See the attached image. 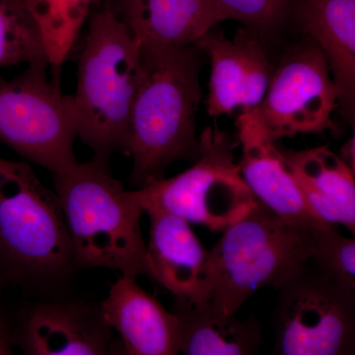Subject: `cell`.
Returning a JSON list of instances; mask_svg holds the SVG:
<instances>
[{
  "label": "cell",
  "instance_id": "6da1fadb",
  "mask_svg": "<svg viewBox=\"0 0 355 355\" xmlns=\"http://www.w3.org/2000/svg\"><path fill=\"white\" fill-rule=\"evenodd\" d=\"M198 50L140 44L139 80L125 151L132 158L130 182L137 189L164 177L172 163L197 160Z\"/></svg>",
  "mask_w": 355,
  "mask_h": 355
},
{
  "label": "cell",
  "instance_id": "7a4b0ae2",
  "mask_svg": "<svg viewBox=\"0 0 355 355\" xmlns=\"http://www.w3.org/2000/svg\"><path fill=\"white\" fill-rule=\"evenodd\" d=\"M53 181L76 268H106L153 280L137 191L125 190L109 166L93 159L53 175Z\"/></svg>",
  "mask_w": 355,
  "mask_h": 355
},
{
  "label": "cell",
  "instance_id": "3957f363",
  "mask_svg": "<svg viewBox=\"0 0 355 355\" xmlns=\"http://www.w3.org/2000/svg\"><path fill=\"white\" fill-rule=\"evenodd\" d=\"M77 62V139L109 166L125 153L140 74V43L110 7L93 14Z\"/></svg>",
  "mask_w": 355,
  "mask_h": 355
},
{
  "label": "cell",
  "instance_id": "277c9868",
  "mask_svg": "<svg viewBox=\"0 0 355 355\" xmlns=\"http://www.w3.org/2000/svg\"><path fill=\"white\" fill-rule=\"evenodd\" d=\"M328 228L291 223L257 200L246 216L222 231L209 251L205 304L221 314H237L254 292L279 289L312 259Z\"/></svg>",
  "mask_w": 355,
  "mask_h": 355
},
{
  "label": "cell",
  "instance_id": "5b68a950",
  "mask_svg": "<svg viewBox=\"0 0 355 355\" xmlns=\"http://www.w3.org/2000/svg\"><path fill=\"white\" fill-rule=\"evenodd\" d=\"M69 229L55 191L26 161L0 156V270L16 284L49 291L73 272Z\"/></svg>",
  "mask_w": 355,
  "mask_h": 355
},
{
  "label": "cell",
  "instance_id": "8992f818",
  "mask_svg": "<svg viewBox=\"0 0 355 355\" xmlns=\"http://www.w3.org/2000/svg\"><path fill=\"white\" fill-rule=\"evenodd\" d=\"M198 144L197 160L189 169L149 181L135 191L144 209L156 207L221 232L246 216L257 200L235 161L238 141L214 127L203 130Z\"/></svg>",
  "mask_w": 355,
  "mask_h": 355
},
{
  "label": "cell",
  "instance_id": "52a82bcc",
  "mask_svg": "<svg viewBox=\"0 0 355 355\" xmlns=\"http://www.w3.org/2000/svg\"><path fill=\"white\" fill-rule=\"evenodd\" d=\"M12 79L0 76V142L53 175L78 163L77 121L72 95L50 79L48 62L26 65Z\"/></svg>",
  "mask_w": 355,
  "mask_h": 355
},
{
  "label": "cell",
  "instance_id": "ba28073f",
  "mask_svg": "<svg viewBox=\"0 0 355 355\" xmlns=\"http://www.w3.org/2000/svg\"><path fill=\"white\" fill-rule=\"evenodd\" d=\"M273 326L275 354H354V291L308 261L280 287Z\"/></svg>",
  "mask_w": 355,
  "mask_h": 355
},
{
  "label": "cell",
  "instance_id": "9c48e42d",
  "mask_svg": "<svg viewBox=\"0 0 355 355\" xmlns=\"http://www.w3.org/2000/svg\"><path fill=\"white\" fill-rule=\"evenodd\" d=\"M336 105L338 93L328 62L313 43L296 46L282 58L254 110L277 141L327 130Z\"/></svg>",
  "mask_w": 355,
  "mask_h": 355
},
{
  "label": "cell",
  "instance_id": "30bf717a",
  "mask_svg": "<svg viewBox=\"0 0 355 355\" xmlns=\"http://www.w3.org/2000/svg\"><path fill=\"white\" fill-rule=\"evenodd\" d=\"M198 48L209 55L211 71L207 98L209 116H231L261 104L273 69L256 34L239 30L234 38L210 31Z\"/></svg>",
  "mask_w": 355,
  "mask_h": 355
},
{
  "label": "cell",
  "instance_id": "8fae6325",
  "mask_svg": "<svg viewBox=\"0 0 355 355\" xmlns=\"http://www.w3.org/2000/svg\"><path fill=\"white\" fill-rule=\"evenodd\" d=\"M237 130L238 146L242 151L238 166L256 200L291 223L305 227H333L311 211L284 154L254 110L239 114Z\"/></svg>",
  "mask_w": 355,
  "mask_h": 355
},
{
  "label": "cell",
  "instance_id": "7c38bea8",
  "mask_svg": "<svg viewBox=\"0 0 355 355\" xmlns=\"http://www.w3.org/2000/svg\"><path fill=\"white\" fill-rule=\"evenodd\" d=\"M113 331L100 304L42 302L26 313L14 345L30 355L110 354H114Z\"/></svg>",
  "mask_w": 355,
  "mask_h": 355
},
{
  "label": "cell",
  "instance_id": "4fadbf2b",
  "mask_svg": "<svg viewBox=\"0 0 355 355\" xmlns=\"http://www.w3.org/2000/svg\"><path fill=\"white\" fill-rule=\"evenodd\" d=\"M150 220L147 260L153 282L172 292L176 299L205 304L209 289V251L190 223L181 217L148 207Z\"/></svg>",
  "mask_w": 355,
  "mask_h": 355
},
{
  "label": "cell",
  "instance_id": "5bb4252c",
  "mask_svg": "<svg viewBox=\"0 0 355 355\" xmlns=\"http://www.w3.org/2000/svg\"><path fill=\"white\" fill-rule=\"evenodd\" d=\"M292 19L324 53L338 105L354 123L355 108V0H284V22Z\"/></svg>",
  "mask_w": 355,
  "mask_h": 355
},
{
  "label": "cell",
  "instance_id": "9a60e30c",
  "mask_svg": "<svg viewBox=\"0 0 355 355\" xmlns=\"http://www.w3.org/2000/svg\"><path fill=\"white\" fill-rule=\"evenodd\" d=\"M137 279L119 277L100 304L103 317L120 335L127 354H180L176 315L144 291Z\"/></svg>",
  "mask_w": 355,
  "mask_h": 355
},
{
  "label": "cell",
  "instance_id": "2e32d148",
  "mask_svg": "<svg viewBox=\"0 0 355 355\" xmlns=\"http://www.w3.org/2000/svg\"><path fill=\"white\" fill-rule=\"evenodd\" d=\"M120 18L140 44L186 48L198 46L226 19L214 0H119Z\"/></svg>",
  "mask_w": 355,
  "mask_h": 355
},
{
  "label": "cell",
  "instance_id": "e0dca14e",
  "mask_svg": "<svg viewBox=\"0 0 355 355\" xmlns=\"http://www.w3.org/2000/svg\"><path fill=\"white\" fill-rule=\"evenodd\" d=\"M282 153L315 216L354 233L355 173L327 147Z\"/></svg>",
  "mask_w": 355,
  "mask_h": 355
},
{
  "label": "cell",
  "instance_id": "ac0fdd59",
  "mask_svg": "<svg viewBox=\"0 0 355 355\" xmlns=\"http://www.w3.org/2000/svg\"><path fill=\"white\" fill-rule=\"evenodd\" d=\"M173 313L179 324V352L186 355H251L261 343V326L254 318L239 319L205 304L176 299Z\"/></svg>",
  "mask_w": 355,
  "mask_h": 355
},
{
  "label": "cell",
  "instance_id": "d6986e66",
  "mask_svg": "<svg viewBox=\"0 0 355 355\" xmlns=\"http://www.w3.org/2000/svg\"><path fill=\"white\" fill-rule=\"evenodd\" d=\"M36 26L53 76L69 60L95 0H22Z\"/></svg>",
  "mask_w": 355,
  "mask_h": 355
},
{
  "label": "cell",
  "instance_id": "ffe728a7",
  "mask_svg": "<svg viewBox=\"0 0 355 355\" xmlns=\"http://www.w3.org/2000/svg\"><path fill=\"white\" fill-rule=\"evenodd\" d=\"M44 62L42 40L22 0H0V76L10 67Z\"/></svg>",
  "mask_w": 355,
  "mask_h": 355
},
{
  "label": "cell",
  "instance_id": "44dd1931",
  "mask_svg": "<svg viewBox=\"0 0 355 355\" xmlns=\"http://www.w3.org/2000/svg\"><path fill=\"white\" fill-rule=\"evenodd\" d=\"M311 261L331 279L355 291L354 238L340 235L336 227L324 229Z\"/></svg>",
  "mask_w": 355,
  "mask_h": 355
},
{
  "label": "cell",
  "instance_id": "7402d4cb",
  "mask_svg": "<svg viewBox=\"0 0 355 355\" xmlns=\"http://www.w3.org/2000/svg\"><path fill=\"white\" fill-rule=\"evenodd\" d=\"M226 19L238 21L254 34L272 31L284 23V0H214Z\"/></svg>",
  "mask_w": 355,
  "mask_h": 355
},
{
  "label": "cell",
  "instance_id": "603a6c76",
  "mask_svg": "<svg viewBox=\"0 0 355 355\" xmlns=\"http://www.w3.org/2000/svg\"><path fill=\"white\" fill-rule=\"evenodd\" d=\"M14 336L8 321L0 314V355L13 354Z\"/></svg>",
  "mask_w": 355,
  "mask_h": 355
},
{
  "label": "cell",
  "instance_id": "cb8c5ba5",
  "mask_svg": "<svg viewBox=\"0 0 355 355\" xmlns=\"http://www.w3.org/2000/svg\"><path fill=\"white\" fill-rule=\"evenodd\" d=\"M340 159L345 164L355 173V139L354 135L343 144L340 151Z\"/></svg>",
  "mask_w": 355,
  "mask_h": 355
},
{
  "label": "cell",
  "instance_id": "d4e9b609",
  "mask_svg": "<svg viewBox=\"0 0 355 355\" xmlns=\"http://www.w3.org/2000/svg\"><path fill=\"white\" fill-rule=\"evenodd\" d=\"M2 279H3V275H2L1 270H0V284H1Z\"/></svg>",
  "mask_w": 355,
  "mask_h": 355
},
{
  "label": "cell",
  "instance_id": "484cf974",
  "mask_svg": "<svg viewBox=\"0 0 355 355\" xmlns=\"http://www.w3.org/2000/svg\"><path fill=\"white\" fill-rule=\"evenodd\" d=\"M96 1H102V0H95ZM104 1H112V0H104Z\"/></svg>",
  "mask_w": 355,
  "mask_h": 355
}]
</instances>
